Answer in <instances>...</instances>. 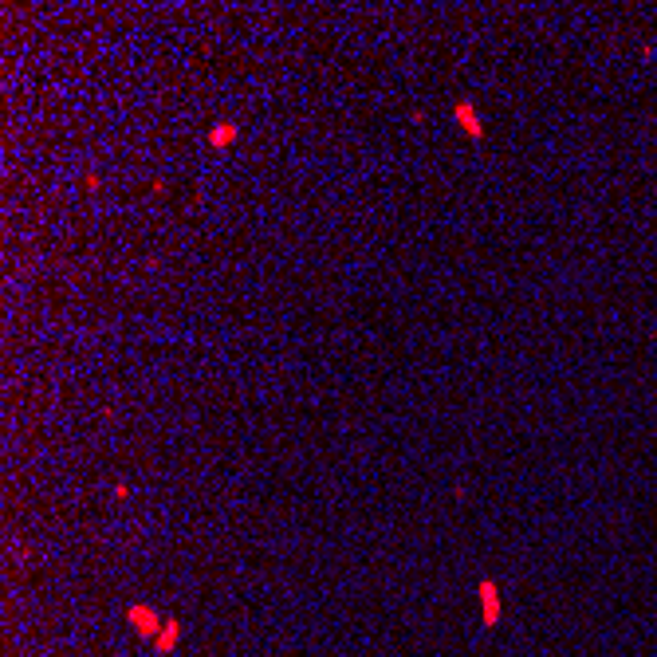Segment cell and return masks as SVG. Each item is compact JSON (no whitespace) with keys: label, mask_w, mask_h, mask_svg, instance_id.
<instances>
[{"label":"cell","mask_w":657,"mask_h":657,"mask_svg":"<svg viewBox=\"0 0 657 657\" xmlns=\"http://www.w3.org/2000/svg\"><path fill=\"white\" fill-rule=\"evenodd\" d=\"M484 602H488V622L496 618V599H492V586L484 583Z\"/></svg>","instance_id":"3957f363"},{"label":"cell","mask_w":657,"mask_h":657,"mask_svg":"<svg viewBox=\"0 0 657 657\" xmlns=\"http://www.w3.org/2000/svg\"><path fill=\"white\" fill-rule=\"evenodd\" d=\"M453 118H457V126L469 134L472 142H480L484 138V122H480V114H477V103L472 98H457V106H453Z\"/></svg>","instance_id":"6da1fadb"},{"label":"cell","mask_w":657,"mask_h":657,"mask_svg":"<svg viewBox=\"0 0 657 657\" xmlns=\"http://www.w3.org/2000/svg\"><path fill=\"white\" fill-rule=\"evenodd\" d=\"M236 138H240V126H236V122H213L209 126V146L213 150H228Z\"/></svg>","instance_id":"7a4b0ae2"},{"label":"cell","mask_w":657,"mask_h":657,"mask_svg":"<svg viewBox=\"0 0 657 657\" xmlns=\"http://www.w3.org/2000/svg\"><path fill=\"white\" fill-rule=\"evenodd\" d=\"M83 185H87V189H98V185H103V178H98V173H87V178H83Z\"/></svg>","instance_id":"277c9868"}]
</instances>
